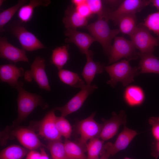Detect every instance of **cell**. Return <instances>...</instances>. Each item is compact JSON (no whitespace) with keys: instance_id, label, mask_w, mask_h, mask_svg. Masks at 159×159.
<instances>
[{"instance_id":"obj_1","label":"cell","mask_w":159,"mask_h":159,"mask_svg":"<svg viewBox=\"0 0 159 159\" xmlns=\"http://www.w3.org/2000/svg\"><path fill=\"white\" fill-rule=\"evenodd\" d=\"M23 86V83L19 82L15 88L18 91L17 99L18 115L11 126L13 127L24 121L37 107L40 106L43 109L48 107V105L41 96L28 92Z\"/></svg>"},{"instance_id":"obj_2","label":"cell","mask_w":159,"mask_h":159,"mask_svg":"<svg viewBox=\"0 0 159 159\" xmlns=\"http://www.w3.org/2000/svg\"><path fill=\"white\" fill-rule=\"evenodd\" d=\"M109 20L107 17L104 15L98 16L95 21L86 26L95 41L101 44L105 53L108 56L112 46V40L120 32L118 29H110L108 24Z\"/></svg>"},{"instance_id":"obj_3","label":"cell","mask_w":159,"mask_h":159,"mask_svg":"<svg viewBox=\"0 0 159 159\" xmlns=\"http://www.w3.org/2000/svg\"><path fill=\"white\" fill-rule=\"evenodd\" d=\"M130 60L124 59L105 66V70L109 74L110 80L107 83L114 87L117 83L121 82L124 87L134 81V77L140 74L138 67H132Z\"/></svg>"},{"instance_id":"obj_4","label":"cell","mask_w":159,"mask_h":159,"mask_svg":"<svg viewBox=\"0 0 159 159\" xmlns=\"http://www.w3.org/2000/svg\"><path fill=\"white\" fill-rule=\"evenodd\" d=\"M24 24L20 21H14L9 27V32L18 40L22 49L33 51L46 48L34 34L26 29Z\"/></svg>"},{"instance_id":"obj_5","label":"cell","mask_w":159,"mask_h":159,"mask_svg":"<svg viewBox=\"0 0 159 159\" xmlns=\"http://www.w3.org/2000/svg\"><path fill=\"white\" fill-rule=\"evenodd\" d=\"M136 49L131 40L122 37H116L108 56L109 64L122 58L130 61L137 59L140 57V53L136 52Z\"/></svg>"},{"instance_id":"obj_6","label":"cell","mask_w":159,"mask_h":159,"mask_svg":"<svg viewBox=\"0 0 159 159\" xmlns=\"http://www.w3.org/2000/svg\"><path fill=\"white\" fill-rule=\"evenodd\" d=\"M129 36L131 41L140 54L153 53L155 47L159 44V40L153 36L142 23L138 25Z\"/></svg>"},{"instance_id":"obj_7","label":"cell","mask_w":159,"mask_h":159,"mask_svg":"<svg viewBox=\"0 0 159 159\" xmlns=\"http://www.w3.org/2000/svg\"><path fill=\"white\" fill-rule=\"evenodd\" d=\"M95 112H93L87 118L77 123L75 127L76 132L80 135L78 143L85 148L88 140L99 138L101 132L102 124L97 122L94 118Z\"/></svg>"},{"instance_id":"obj_8","label":"cell","mask_w":159,"mask_h":159,"mask_svg":"<svg viewBox=\"0 0 159 159\" xmlns=\"http://www.w3.org/2000/svg\"><path fill=\"white\" fill-rule=\"evenodd\" d=\"M45 61L43 58L38 56L36 57L30 69L24 72V79L28 82L34 80L40 88L50 91L51 88L45 71Z\"/></svg>"},{"instance_id":"obj_9","label":"cell","mask_w":159,"mask_h":159,"mask_svg":"<svg viewBox=\"0 0 159 159\" xmlns=\"http://www.w3.org/2000/svg\"><path fill=\"white\" fill-rule=\"evenodd\" d=\"M98 87L95 84H86L65 105L53 109L55 111H60L61 116L65 117L79 110L88 97Z\"/></svg>"},{"instance_id":"obj_10","label":"cell","mask_w":159,"mask_h":159,"mask_svg":"<svg viewBox=\"0 0 159 159\" xmlns=\"http://www.w3.org/2000/svg\"><path fill=\"white\" fill-rule=\"evenodd\" d=\"M150 4V0H123L114 11H107L106 16L109 20H112L117 24L118 20L122 16L130 14H136Z\"/></svg>"},{"instance_id":"obj_11","label":"cell","mask_w":159,"mask_h":159,"mask_svg":"<svg viewBox=\"0 0 159 159\" xmlns=\"http://www.w3.org/2000/svg\"><path fill=\"white\" fill-rule=\"evenodd\" d=\"M55 111L54 109L50 110L37 124L38 134L49 141L61 140L62 136L56 125Z\"/></svg>"},{"instance_id":"obj_12","label":"cell","mask_w":159,"mask_h":159,"mask_svg":"<svg viewBox=\"0 0 159 159\" xmlns=\"http://www.w3.org/2000/svg\"><path fill=\"white\" fill-rule=\"evenodd\" d=\"M102 120L103 123L99 138L104 141L112 138L117 133L120 126L125 125L126 115L124 111L121 110L118 114L112 112V117L109 120L102 118Z\"/></svg>"},{"instance_id":"obj_13","label":"cell","mask_w":159,"mask_h":159,"mask_svg":"<svg viewBox=\"0 0 159 159\" xmlns=\"http://www.w3.org/2000/svg\"><path fill=\"white\" fill-rule=\"evenodd\" d=\"M10 134L11 137L16 138L27 149L34 150L44 146L35 132L29 128L17 127L12 130Z\"/></svg>"},{"instance_id":"obj_14","label":"cell","mask_w":159,"mask_h":159,"mask_svg":"<svg viewBox=\"0 0 159 159\" xmlns=\"http://www.w3.org/2000/svg\"><path fill=\"white\" fill-rule=\"evenodd\" d=\"M138 134L137 132L124 125L123 130L118 136L115 142L104 144V151L109 155H113L126 149Z\"/></svg>"},{"instance_id":"obj_15","label":"cell","mask_w":159,"mask_h":159,"mask_svg":"<svg viewBox=\"0 0 159 159\" xmlns=\"http://www.w3.org/2000/svg\"><path fill=\"white\" fill-rule=\"evenodd\" d=\"M65 35L67 37L65 39L66 42L74 43L82 54L85 55L90 51L89 49L92 43L96 41L91 35L77 29H67Z\"/></svg>"},{"instance_id":"obj_16","label":"cell","mask_w":159,"mask_h":159,"mask_svg":"<svg viewBox=\"0 0 159 159\" xmlns=\"http://www.w3.org/2000/svg\"><path fill=\"white\" fill-rule=\"evenodd\" d=\"M0 56L14 63L20 61L29 62L25 50L12 45L5 37L0 38Z\"/></svg>"},{"instance_id":"obj_17","label":"cell","mask_w":159,"mask_h":159,"mask_svg":"<svg viewBox=\"0 0 159 159\" xmlns=\"http://www.w3.org/2000/svg\"><path fill=\"white\" fill-rule=\"evenodd\" d=\"M22 68L18 67L12 64H3L0 66V78L1 81L8 83L15 88L18 84L19 78L24 75Z\"/></svg>"},{"instance_id":"obj_18","label":"cell","mask_w":159,"mask_h":159,"mask_svg":"<svg viewBox=\"0 0 159 159\" xmlns=\"http://www.w3.org/2000/svg\"><path fill=\"white\" fill-rule=\"evenodd\" d=\"M87 61L84 67L82 75L86 84L91 85L95 75L103 72L105 66L100 62H95L93 59V53L91 50L86 54Z\"/></svg>"},{"instance_id":"obj_19","label":"cell","mask_w":159,"mask_h":159,"mask_svg":"<svg viewBox=\"0 0 159 159\" xmlns=\"http://www.w3.org/2000/svg\"><path fill=\"white\" fill-rule=\"evenodd\" d=\"M63 22L67 29H77L87 25V19L83 17L76 11L73 5L69 6L65 11Z\"/></svg>"},{"instance_id":"obj_20","label":"cell","mask_w":159,"mask_h":159,"mask_svg":"<svg viewBox=\"0 0 159 159\" xmlns=\"http://www.w3.org/2000/svg\"><path fill=\"white\" fill-rule=\"evenodd\" d=\"M138 67L140 73L159 74V59L153 53L141 54Z\"/></svg>"},{"instance_id":"obj_21","label":"cell","mask_w":159,"mask_h":159,"mask_svg":"<svg viewBox=\"0 0 159 159\" xmlns=\"http://www.w3.org/2000/svg\"><path fill=\"white\" fill-rule=\"evenodd\" d=\"M51 3L49 0H30L29 3L24 4L19 9L18 16L22 22L25 23L29 21L32 19L34 9L41 6H47Z\"/></svg>"},{"instance_id":"obj_22","label":"cell","mask_w":159,"mask_h":159,"mask_svg":"<svg viewBox=\"0 0 159 159\" xmlns=\"http://www.w3.org/2000/svg\"><path fill=\"white\" fill-rule=\"evenodd\" d=\"M124 98L129 105L133 107L141 105L144 101L145 95L143 90L140 87L132 85L127 87L125 90Z\"/></svg>"},{"instance_id":"obj_23","label":"cell","mask_w":159,"mask_h":159,"mask_svg":"<svg viewBox=\"0 0 159 159\" xmlns=\"http://www.w3.org/2000/svg\"><path fill=\"white\" fill-rule=\"evenodd\" d=\"M67 45H64L56 48L52 50L51 62L57 68L58 70L62 68L69 59Z\"/></svg>"},{"instance_id":"obj_24","label":"cell","mask_w":159,"mask_h":159,"mask_svg":"<svg viewBox=\"0 0 159 159\" xmlns=\"http://www.w3.org/2000/svg\"><path fill=\"white\" fill-rule=\"evenodd\" d=\"M58 71L59 77L64 83L74 87L81 89L85 85L84 81L77 73L64 69Z\"/></svg>"},{"instance_id":"obj_25","label":"cell","mask_w":159,"mask_h":159,"mask_svg":"<svg viewBox=\"0 0 159 159\" xmlns=\"http://www.w3.org/2000/svg\"><path fill=\"white\" fill-rule=\"evenodd\" d=\"M64 144L67 155L69 159H87L85 154L86 148L78 143L66 140Z\"/></svg>"},{"instance_id":"obj_26","label":"cell","mask_w":159,"mask_h":159,"mask_svg":"<svg viewBox=\"0 0 159 159\" xmlns=\"http://www.w3.org/2000/svg\"><path fill=\"white\" fill-rule=\"evenodd\" d=\"M136 23V14H132L121 17L117 24L118 25L120 32L130 36L136 29L137 26Z\"/></svg>"},{"instance_id":"obj_27","label":"cell","mask_w":159,"mask_h":159,"mask_svg":"<svg viewBox=\"0 0 159 159\" xmlns=\"http://www.w3.org/2000/svg\"><path fill=\"white\" fill-rule=\"evenodd\" d=\"M27 149L18 145H10L1 151L0 159H22L28 153Z\"/></svg>"},{"instance_id":"obj_28","label":"cell","mask_w":159,"mask_h":159,"mask_svg":"<svg viewBox=\"0 0 159 159\" xmlns=\"http://www.w3.org/2000/svg\"><path fill=\"white\" fill-rule=\"evenodd\" d=\"M104 142L99 138L89 140L86 145L87 159H97L101 155L104 151Z\"/></svg>"},{"instance_id":"obj_29","label":"cell","mask_w":159,"mask_h":159,"mask_svg":"<svg viewBox=\"0 0 159 159\" xmlns=\"http://www.w3.org/2000/svg\"><path fill=\"white\" fill-rule=\"evenodd\" d=\"M28 2L27 0H19L15 5L5 10L0 13V31L1 32L5 31V25L11 20L20 8Z\"/></svg>"},{"instance_id":"obj_30","label":"cell","mask_w":159,"mask_h":159,"mask_svg":"<svg viewBox=\"0 0 159 159\" xmlns=\"http://www.w3.org/2000/svg\"><path fill=\"white\" fill-rule=\"evenodd\" d=\"M47 147L53 159H69L66 152L64 143L61 140L49 141Z\"/></svg>"},{"instance_id":"obj_31","label":"cell","mask_w":159,"mask_h":159,"mask_svg":"<svg viewBox=\"0 0 159 159\" xmlns=\"http://www.w3.org/2000/svg\"><path fill=\"white\" fill-rule=\"evenodd\" d=\"M55 124L57 128L62 136L66 140L71 137L72 132V127L68 121L65 117L61 116H56Z\"/></svg>"},{"instance_id":"obj_32","label":"cell","mask_w":159,"mask_h":159,"mask_svg":"<svg viewBox=\"0 0 159 159\" xmlns=\"http://www.w3.org/2000/svg\"><path fill=\"white\" fill-rule=\"evenodd\" d=\"M142 24L149 31L156 34L159 40V11L149 14Z\"/></svg>"},{"instance_id":"obj_33","label":"cell","mask_w":159,"mask_h":159,"mask_svg":"<svg viewBox=\"0 0 159 159\" xmlns=\"http://www.w3.org/2000/svg\"><path fill=\"white\" fill-rule=\"evenodd\" d=\"M90 11L93 14H97L98 16H103L105 12L102 1L100 0H86Z\"/></svg>"},{"instance_id":"obj_34","label":"cell","mask_w":159,"mask_h":159,"mask_svg":"<svg viewBox=\"0 0 159 159\" xmlns=\"http://www.w3.org/2000/svg\"><path fill=\"white\" fill-rule=\"evenodd\" d=\"M149 124L151 126V132L154 138L159 141V117H152L148 119Z\"/></svg>"},{"instance_id":"obj_35","label":"cell","mask_w":159,"mask_h":159,"mask_svg":"<svg viewBox=\"0 0 159 159\" xmlns=\"http://www.w3.org/2000/svg\"><path fill=\"white\" fill-rule=\"evenodd\" d=\"M75 8L80 14L87 19L90 18L92 15L87 4L86 1L85 3Z\"/></svg>"},{"instance_id":"obj_36","label":"cell","mask_w":159,"mask_h":159,"mask_svg":"<svg viewBox=\"0 0 159 159\" xmlns=\"http://www.w3.org/2000/svg\"><path fill=\"white\" fill-rule=\"evenodd\" d=\"M152 155L157 158L159 155V141H157L153 149Z\"/></svg>"},{"instance_id":"obj_37","label":"cell","mask_w":159,"mask_h":159,"mask_svg":"<svg viewBox=\"0 0 159 159\" xmlns=\"http://www.w3.org/2000/svg\"><path fill=\"white\" fill-rule=\"evenodd\" d=\"M40 152L41 155L38 159H49L45 150L44 148L42 147L40 148Z\"/></svg>"},{"instance_id":"obj_38","label":"cell","mask_w":159,"mask_h":159,"mask_svg":"<svg viewBox=\"0 0 159 159\" xmlns=\"http://www.w3.org/2000/svg\"><path fill=\"white\" fill-rule=\"evenodd\" d=\"M86 1L85 0H72L71 1L72 5L76 7L85 3Z\"/></svg>"},{"instance_id":"obj_39","label":"cell","mask_w":159,"mask_h":159,"mask_svg":"<svg viewBox=\"0 0 159 159\" xmlns=\"http://www.w3.org/2000/svg\"><path fill=\"white\" fill-rule=\"evenodd\" d=\"M150 4L159 11V0H150Z\"/></svg>"},{"instance_id":"obj_40","label":"cell","mask_w":159,"mask_h":159,"mask_svg":"<svg viewBox=\"0 0 159 159\" xmlns=\"http://www.w3.org/2000/svg\"><path fill=\"white\" fill-rule=\"evenodd\" d=\"M110 156V155L104 151L100 157L97 159H109Z\"/></svg>"},{"instance_id":"obj_41","label":"cell","mask_w":159,"mask_h":159,"mask_svg":"<svg viewBox=\"0 0 159 159\" xmlns=\"http://www.w3.org/2000/svg\"><path fill=\"white\" fill-rule=\"evenodd\" d=\"M4 0H0V6H1L2 5L4 2Z\"/></svg>"},{"instance_id":"obj_42","label":"cell","mask_w":159,"mask_h":159,"mask_svg":"<svg viewBox=\"0 0 159 159\" xmlns=\"http://www.w3.org/2000/svg\"><path fill=\"white\" fill-rule=\"evenodd\" d=\"M123 159H133L128 157H125Z\"/></svg>"}]
</instances>
